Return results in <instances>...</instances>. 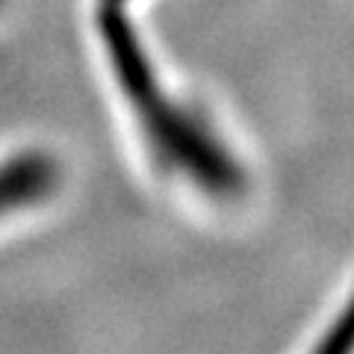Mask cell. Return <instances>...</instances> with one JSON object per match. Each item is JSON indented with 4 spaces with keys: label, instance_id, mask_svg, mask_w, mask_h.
<instances>
[{
    "label": "cell",
    "instance_id": "3",
    "mask_svg": "<svg viewBox=\"0 0 354 354\" xmlns=\"http://www.w3.org/2000/svg\"><path fill=\"white\" fill-rule=\"evenodd\" d=\"M330 307L304 354H354V272Z\"/></svg>",
    "mask_w": 354,
    "mask_h": 354
},
{
    "label": "cell",
    "instance_id": "2",
    "mask_svg": "<svg viewBox=\"0 0 354 354\" xmlns=\"http://www.w3.org/2000/svg\"><path fill=\"white\" fill-rule=\"evenodd\" d=\"M53 183H57V169L48 157L39 153L15 157L0 169V213L39 201L44 192H50Z\"/></svg>",
    "mask_w": 354,
    "mask_h": 354
},
{
    "label": "cell",
    "instance_id": "1",
    "mask_svg": "<svg viewBox=\"0 0 354 354\" xmlns=\"http://www.w3.org/2000/svg\"><path fill=\"white\" fill-rule=\"evenodd\" d=\"M104 36L115 59L121 83H124L130 101L139 113V121L145 124L151 145L157 148L160 157L183 177L195 180L204 192L234 195L242 186L239 162L230 160V153L218 145V139L209 136L189 113H183L169 95H162L127 21L106 12Z\"/></svg>",
    "mask_w": 354,
    "mask_h": 354
}]
</instances>
